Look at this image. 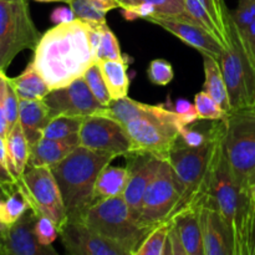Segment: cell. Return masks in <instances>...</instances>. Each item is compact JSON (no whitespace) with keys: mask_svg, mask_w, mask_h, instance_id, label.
Masks as SVG:
<instances>
[{"mask_svg":"<svg viewBox=\"0 0 255 255\" xmlns=\"http://www.w3.org/2000/svg\"><path fill=\"white\" fill-rule=\"evenodd\" d=\"M31 62L50 90L64 87L84 76L96 62L89 24L74 19L47 30L35 47Z\"/></svg>","mask_w":255,"mask_h":255,"instance_id":"cell-1","label":"cell"},{"mask_svg":"<svg viewBox=\"0 0 255 255\" xmlns=\"http://www.w3.org/2000/svg\"><path fill=\"white\" fill-rule=\"evenodd\" d=\"M116 158L115 154L79 146L65 159L52 166L69 221H84L94 204L97 177L104 167Z\"/></svg>","mask_w":255,"mask_h":255,"instance_id":"cell-2","label":"cell"},{"mask_svg":"<svg viewBox=\"0 0 255 255\" xmlns=\"http://www.w3.org/2000/svg\"><path fill=\"white\" fill-rule=\"evenodd\" d=\"M223 122L224 121H213V134L202 146H187L183 142L181 143V137H179V141L169 153L167 161L169 162L174 174L183 188V194L173 214L181 211L182 208L189 206H199L203 202L206 197L207 178H208L209 167L213 158L217 136Z\"/></svg>","mask_w":255,"mask_h":255,"instance_id":"cell-3","label":"cell"},{"mask_svg":"<svg viewBox=\"0 0 255 255\" xmlns=\"http://www.w3.org/2000/svg\"><path fill=\"white\" fill-rule=\"evenodd\" d=\"M84 222L95 233L124 249L127 255H136L151 232V228L142 227L132 217L122 196L92 204Z\"/></svg>","mask_w":255,"mask_h":255,"instance_id":"cell-4","label":"cell"},{"mask_svg":"<svg viewBox=\"0 0 255 255\" xmlns=\"http://www.w3.org/2000/svg\"><path fill=\"white\" fill-rule=\"evenodd\" d=\"M224 148L236 183L249 192L255 184V111L231 112L226 120Z\"/></svg>","mask_w":255,"mask_h":255,"instance_id":"cell-5","label":"cell"},{"mask_svg":"<svg viewBox=\"0 0 255 255\" xmlns=\"http://www.w3.org/2000/svg\"><path fill=\"white\" fill-rule=\"evenodd\" d=\"M228 91L231 112L255 106V69L231 16V41L218 59Z\"/></svg>","mask_w":255,"mask_h":255,"instance_id":"cell-6","label":"cell"},{"mask_svg":"<svg viewBox=\"0 0 255 255\" xmlns=\"http://www.w3.org/2000/svg\"><path fill=\"white\" fill-rule=\"evenodd\" d=\"M40 37L26 0H0V71H5L19 52L35 50Z\"/></svg>","mask_w":255,"mask_h":255,"instance_id":"cell-7","label":"cell"},{"mask_svg":"<svg viewBox=\"0 0 255 255\" xmlns=\"http://www.w3.org/2000/svg\"><path fill=\"white\" fill-rule=\"evenodd\" d=\"M16 187L27 199L30 208L37 216L51 219L59 231L69 221L59 184L49 167H27L17 179Z\"/></svg>","mask_w":255,"mask_h":255,"instance_id":"cell-8","label":"cell"},{"mask_svg":"<svg viewBox=\"0 0 255 255\" xmlns=\"http://www.w3.org/2000/svg\"><path fill=\"white\" fill-rule=\"evenodd\" d=\"M183 188L174 174L171 164L163 159L158 172L146 189L142 201L139 224L146 228H154L173 214Z\"/></svg>","mask_w":255,"mask_h":255,"instance_id":"cell-9","label":"cell"},{"mask_svg":"<svg viewBox=\"0 0 255 255\" xmlns=\"http://www.w3.org/2000/svg\"><path fill=\"white\" fill-rule=\"evenodd\" d=\"M80 146L115 156L132 152V142L126 126L116 119L97 111L84 119L79 133Z\"/></svg>","mask_w":255,"mask_h":255,"instance_id":"cell-10","label":"cell"},{"mask_svg":"<svg viewBox=\"0 0 255 255\" xmlns=\"http://www.w3.org/2000/svg\"><path fill=\"white\" fill-rule=\"evenodd\" d=\"M125 126L131 138L132 152L151 153L161 159L168 158L181 137L178 127L166 122L136 119Z\"/></svg>","mask_w":255,"mask_h":255,"instance_id":"cell-11","label":"cell"},{"mask_svg":"<svg viewBox=\"0 0 255 255\" xmlns=\"http://www.w3.org/2000/svg\"><path fill=\"white\" fill-rule=\"evenodd\" d=\"M44 101L49 107L51 119L60 115L86 117L104 107L87 86L84 76L64 87L50 90Z\"/></svg>","mask_w":255,"mask_h":255,"instance_id":"cell-12","label":"cell"},{"mask_svg":"<svg viewBox=\"0 0 255 255\" xmlns=\"http://www.w3.org/2000/svg\"><path fill=\"white\" fill-rule=\"evenodd\" d=\"M126 157L128 159V181L122 197L126 201L132 217L138 222L146 189L158 172L163 159L144 152H131Z\"/></svg>","mask_w":255,"mask_h":255,"instance_id":"cell-13","label":"cell"},{"mask_svg":"<svg viewBox=\"0 0 255 255\" xmlns=\"http://www.w3.org/2000/svg\"><path fill=\"white\" fill-rule=\"evenodd\" d=\"M59 236L71 255H127L119 246L95 233L84 221H67Z\"/></svg>","mask_w":255,"mask_h":255,"instance_id":"cell-14","label":"cell"},{"mask_svg":"<svg viewBox=\"0 0 255 255\" xmlns=\"http://www.w3.org/2000/svg\"><path fill=\"white\" fill-rule=\"evenodd\" d=\"M37 214L31 208L14 224L6 227L4 234V255H57L52 246H42L35 234Z\"/></svg>","mask_w":255,"mask_h":255,"instance_id":"cell-15","label":"cell"},{"mask_svg":"<svg viewBox=\"0 0 255 255\" xmlns=\"http://www.w3.org/2000/svg\"><path fill=\"white\" fill-rule=\"evenodd\" d=\"M188 14L223 47L231 41V10L224 0H184Z\"/></svg>","mask_w":255,"mask_h":255,"instance_id":"cell-16","label":"cell"},{"mask_svg":"<svg viewBox=\"0 0 255 255\" xmlns=\"http://www.w3.org/2000/svg\"><path fill=\"white\" fill-rule=\"evenodd\" d=\"M147 20L173 34L202 55H209L218 60L224 49L204 27L193 20L179 17H149Z\"/></svg>","mask_w":255,"mask_h":255,"instance_id":"cell-17","label":"cell"},{"mask_svg":"<svg viewBox=\"0 0 255 255\" xmlns=\"http://www.w3.org/2000/svg\"><path fill=\"white\" fill-rule=\"evenodd\" d=\"M102 114L116 119L122 124H127L131 120L146 119L152 121L166 122V124L174 125L181 131L182 127L186 125L181 121L178 114L176 111L164 109L163 106H153V105H146L142 102L134 101L128 96L120 100H112L111 104L107 107H102L99 110Z\"/></svg>","mask_w":255,"mask_h":255,"instance_id":"cell-18","label":"cell"},{"mask_svg":"<svg viewBox=\"0 0 255 255\" xmlns=\"http://www.w3.org/2000/svg\"><path fill=\"white\" fill-rule=\"evenodd\" d=\"M199 218L204 255H236L233 234L219 212L202 203Z\"/></svg>","mask_w":255,"mask_h":255,"instance_id":"cell-19","label":"cell"},{"mask_svg":"<svg viewBox=\"0 0 255 255\" xmlns=\"http://www.w3.org/2000/svg\"><path fill=\"white\" fill-rule=\"evenodd\" d=\"M124 10L126 19L137 17H179V19L196 20L188 14L184 0H116Z\"/></svg>","mask_w":255,"mask_h":255,"instance_id":"cell-20","label":"cell"},{"mask_svg":"<svg viewBox=\"0 0 255 255\" xmlns=\"http://www.w3.org/2000/svg\"><path fill=\"white\" fill-rule=\"evenodd\" d=\"M80 146L79 136L66 139H51L41 137L30 146L27 167H49L66 158L76 147Z\"/></svg>","mask_w":255,"mask_h":255,"instance_id":"cell-21","label":"cell"},{"mask_svg":"<svg viewBox=\"0 0 255 255\" xmlns=\"http://www.w3.org/2000/svg\"><path fill=\"white\" fill-rule=\"evenodd\" d=\"M201 204L182 208L169 218L173 221L178 229L187 255H204L203 237H202L201 218H199Z\"/></svg>","mask_w":255,"mask_h":255,"instance_id":"cell-22","label":"cell"},{"mask_svg":"<svg viewBox=\"0 0 255 255\" xmlns=\"http://www.w3.org/2000/svg\"><path fill=\"white\" fill-rule=\"evenodd\" d=\"M51 120L44 100H22L19 102V124L29 144H34L42 137V131Z\"/></svg>","mask_w":255,"mask_h":255,"instance_id":"cell-23","label":"cell"},{"mask_svg":"<svg viewBox=\"0 0 255 255\" xmlns=\"http://www.w3.org/2000/svg\"><path fill=\"white\" fill-rule=\"evenodd\" d=\"M9 156V172L15 179L20 178L27 168L30 157V144L22 131L21 125L17 122L9 129L5 138Z\"/></svg>","mask_w":255,"mask_h":255,"instance_id":"cell-24","label":"cell"},{"mask_svg":"<svg viewBox=\"0 0 255 255\" xmlns=\"http://www.w3.org/2000/svg\"><path fill=\"white\" fill-rule=\"evenodd\" d=\"M128 181L127 167H114L107 164L97 177L94 191V204L107 198L122 196Z\"/></svg>","mask_w":255,"mask_h":255,"instance_id":"cell-25","label":"cell"},{"mask_svg":"<svg viewBox=\"0 0 255 255\" xmlns=\"http://www.w3.org/2000/svg\"><path fill=\"white\" fill-rule=\"evenodd\" d=\"M204 65V85L203 91L207 92L227 114H231L228 91L222 75L221 65L216 57L202 55Z\"/></svg>","mask_w":255,"mask_h":255,"instance_id":"cell-26","label":"cell"},{"mask_svg":"<svg viewBox=\"0 0 255 255\" xmlns=\"http://www.w3.org/2000/svg\"><path fill=\"white\" fill-rule=\"evenodd\" d=\"M104 76L105 84L112 100L127 97L129 89V79L125 61L120 60H101L97 61Z\"/></svg>","mask_w":255,"mask_h":255,"instance_id":"cell-27","label":"cell"},{"mask_svg":"<svg viewBox=\"0 0 255 255\" xmlns=\"http://www.w3.org/2000/svg\"><path fill=\"white\" fill-rule=\"evenodd\" d=\"M19 99L22 100H44L50 89L41 75L30 62L26 69L19 76L10 79Z\"/></svg>","mask_w":255,"mask_h":255,"instance_id":"cell-28","label":"cell"},{"mask_svg":"<svg viewBox=\"0 0 255 255\" xmlns=\"http://www.w3.org/2000/svg\"><path fill=\"white\" fill-rule=\"evenodd\" d=\"M82 116H60L52 117L42 131V137L51 139H66L79 136L82 122Z\"/></svg>","mask_w":255,"mask_h":255,"instance_id":"cell-29","label":"cell"},{"mask_svg":"<svg viewBox=\"0 0 255 255\" xmlns=\"http://www.w3.org/2000/svg\"><path fill=\"white\" fill-rule=\"evenodd\" d=\"M30 209V204L22 192L16 187L5 199H0V226L9 227Z\"/></svg>","mask_w":255,"mask_h":255,"instance_id":"cell-30","label":"cell"},{"mask_svg":"<svg viewBox=\"0 0 255 255\" xmlns=\"http://www.w3.org/2000/svg\"><path fill=\"white\" fill-rule=\"evenodd\" d=\"M172 226V219L162 222L158 226L151 229L148 236L141 244L136 255H162L167 236Z\"/></svg>","mask_w":255,"mask_h":255,"instance_id":"cell-31","label":"cell"},{"mask_svg":"<svg viewBox=\"0 0 255 255\" xmlns=\"http://www.w3.org/2000/svg\"><path fill=\"white\" fill-rule=\"evenodd\" d=\"M95 60H96V62L101 61V60L124 61L119 40H117L114 31L109 27L107 22H104L101 25V37H100L99 47H97L96 54H95Z\"/></svg>","mask_w":255,"mask_h":255,"instance_id":"cell-32","label":"cell"},{"mask_svg":"<svg viewBox=\"0 0 255 255\" xmlns=\"http://www.w3.org/2000/svg\"><path fill=\"white\" fill-rule=\"evenodd\" d=\"M84 79L86 81L87 86L90 87L91 92L94 94V96L96 97L97 101L104 107L109 106L112 102V99L110 96V92L107 90L106 84H105L104 76H102L101 69H100L97 62H94L86 70V72L84 74Z\"/></svg>","mask_w":255,"mask_h":255,"instance_id":"cell-33","label":"cell"},{"mask_svg":"<svg viewBox=\"0 0 255 255\" xmlns=\"http://www.w3.org/2000/svg\"><path fill=\"white\" fill-rule=\"evenodd\" d=\"M194 105L199 120L206 121H226L228 115L207 92L201 91L194 96Z\"/></svg>","mask_w":255,"mask_h":255,"instance_id":"cell-34","label":"cell"},{"mask_svg":"<svg viewBox=\"0 0 255 255\" xmlns=\"http://www.w3.org/2000/svg\"><path fill=\"white\" fill-rule=\"evenodd\" d=\"M69 5L76 19L85 22H94V24L106 22L107 12L100 9L94 0H70Z\"/></svg>","mask_w":255,"mask_h":255,"instance_id":"cell-35","label":"cell"},{"mask_svg":"<svg viewBox=\"0 0 255 255\" xmlns=\"http://www.w3.org/2000/svg\"><path fill=\"white\" fill-rule=\"evenodd\" d=\"M147 76L152 84L157 86H167L174 77L173 67L167 60H152L147 69Z\"/></svg>","mask_w":255,"mask_h":255,"instance_id":"cell-36","label":"cell"},{"mask_svg":"<svg viewBox=\"0 0 255 255\" xmlns=\"http://www.w3.org/2000/svg\"><path fill=\"white\" fill-rule=\"evenodd\" d=\"M19 96L10 81V77H7L6 86H5L4 95H2V107H4L5 115H6L9 129L19 122Z\"/></svg>","mask_w":255,"mask_h":255,"instance_id":"cell-37","label":"cell"},{"mask_svg":"<svg viewBox=\"0 0 255 255\" xmlns=\"http://www.w3.org/2000/svg\"><path fill=\"white\" fill-rule=\"evenodd\" d=\"M231 16L239 31L246 30L255 21V0H238L236 9L231 10Z\"/></svg>","mask_w":255,"mask_h":255,"instance_id":"cell-38","label":"cell"},{"mask_svg":"<svg viewBox=\"0 0 255 255\" xmlns=\"http://www.w3.org/2000/svg\"><path fill=\"white\" fill-rule=\"evenodd\" d=\"M35 234L42 246H51L59 237V229L54 222L45 216H39L35 223Z\"/></svg>","mask_w":255,"mask_h":255,"instance_id":"cell-39","label":"cell"},{"mask_svg":"<svg viewBox=\"0 0 255 255\" xmlns=\"http://www.w3.org/2000/svg\"><path fill=\"white\" fill-rule=\"evenodd\" d=\"M213 134V122H212L211 127L207 132L198 131V129L193 128L191 125H187V126L182 127L181 131H179V136H181V141L183 143H186L187 146L192 147H198L202 146L203 143H206L209 138Z\"/></svg>","mask_w":255,"mask_h":255,"instance_id":"cell-40","label":"cell"},{"mask_svg":"<svg viewBox=\"0 0 255 255\" xmlns=\"http://www.w3.org/2000/svg\"><path fill=\"white\" fill-rule=\"evenodd\" d=\"M162 255H187L186 249H184L183 243H182L181 236H179V232L177 229L176 224L173 223V221H172V226L169 228Z\"/></svg>","mask_w":255,"mask_h":255,"instance_id":"cell-41","label":"cell"},{"mask_svg":"<svg viewBox=\"0 0 255 255\" xmlns=\"http://www.w3.org/2000/svg\"><path fill=\"white\" fill-rule=\"evenodd\" d=\"M178 114L179 119L184 125H192L198 121V112H197L196 105L191 104L187 100H177L174 104V110Z\"/></svg>","mask_w":255,"mask_h":255,"instance_id":"cell-42","label":"cell"},{"mask_svg":"<svg viewBox=\"0 0 255 255\" xmlns=\"http://www.w3.org/2000/svg\"><path fill=\"white\" fill-rule=\"evenodd\" d=\"M239 35H241L244 47H246L249 59H251L252 64H253L255 69V21L252 22L246 30L239 31Z\"/></svg>","mask_w":255,"mask_h":255,"instance_id":"cell-43","label":"cell"},{"mask_svg":"<svg viewBox=\"0 0 255 255\" xmlns=\"http://www.w3.org/2000/svg\"><path fill=\"white\" fill-rule=\"evenodd\" d=\"M50 19H51L52 24L57 25V24H62V22H69L71 20L76 19L75 17L74 11H72L71 7L67 6H60L56 7V9L52 10L51 15H50Z\"/></svg>","mask_w":255,"mask_h":255,"instance_id":"cell-44","label":"cell"},{"mask_svg":"<svg viewBox=\"0 0 255 255\" xmlns=\"http://www.w3.org/2000/svg\"><path fill=\"white\" fill-rule=\"evenodd\" d=\"M0 183L4 184L9 191H15L16 189V179L11 176L9 169L0 163Z\"/></svg>","mask_w":255,"mask_h":255,"instance_id":"cell-45","label":"cell"},{"mask_svg":"<svg viewBox=\"0 0 255 255\" xmlns=\"http://www.w3.org/2000/svg\"><path fill=\"white\" fill-rule=\"evenodd\" d=\"M0 163L4 167H6V168L9 166V156H7L6 143H5V138H1V137H0Z\"/></svg>","mask_w":255,"mask_h":255,"instance_id":"cell-46","label":"cell"},{"mask_svg":"<svg viewBox=\"0 0 255 255\" xmlns=\"http://www.w3.org/2000/svg\"><path fill=\"white\" fill-rule=\"evenodd\" d=\"M6 227L0 226V255H4V234Z\"/></svg>","mask_w":255,"mask_h":255,"instance_id":"cell-47","label":"cell"},{"mask_svg":"<svg viewBox=\"0 0 255 255\" xmlns=\"http://www.w3.org/2000/svg\"><path fill=\"white\" fill-rule=\"evenodd\" d=\"M12 192H14V191H12ZM12 192L9 191V189H7L6 187L4 186V184L0 183V199H5L7 196H10Z\"/></svg>","mask_w":255,"mask_h":255,"instance_id":"cell-48","label":"cell"},{"mask_svg":"<svg viewBox=\"0 0 255 255\" xmlns=\"http://www.w3.org/2000/svg\"><path fill=\"white\" fill-rule=\"evenodd\" d=\"M35 1H39V2H66V4H69L70 0H35Z\"/></svg>","mask_w":255,"mask_h":255,"instance_id":"cell-49","label":"cell"},{"mask_svg":"<svg viewBox=\"0 0 255 255\" xmlns=\"http://www.w3.org/2000/svg\"><path fill=\"white\" fill-rule=\"evenodd\" d=\"M253 110H254V111H255V106H254V107H253Z\"/></svg>","mask_w":255,"mask_h":255,"instance_id":"cell-50","label":"cell"},{"mask_svg":"<svg viewBox=\"0 0 255 255\" xmlns=\"http://www.w3.org/2000/svg\"><path fill=\"white\" fill-rule=\"evenodd\" d=\"M254 255H255V252H254Z\"/></svg>","mask_w":255,"mask_h":255,"instance_id":"cell-51","label":"cell"},{"mask_svg":"<svg viewBox=\"0 0 255 255\" xmlns=\"http://www.w3.org/2000/svg\"><path fill=\"white\" fill-rule=\"evenodd\" d=\"M253 189H254V191H255V188H253Z\"/></svg>","mask_w":255,"mask_h":255,"instance_id":"cell-52","label":"cell"}]
</instances>
